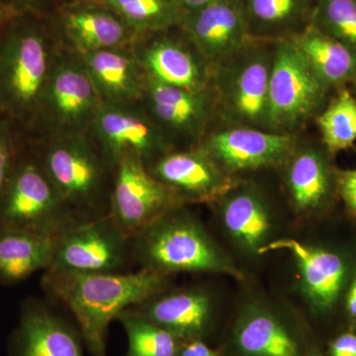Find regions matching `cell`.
<instances>
[{"instance_id": "cell-41", "label": "cell", "mask_w": 356, "mask_h": 356, "mask_svg": "<svg viewBox=\"0 0 356 356\" xmlns=\"http://www.w3.org/2000/svg\"><path fill=\"white\" fill-rule=\"evenodd\" d=\"M0 116H2L1 110H0Z\"/></svg>"}, {"instance_id": "cell-37", "label": "cell", "mask_w": 356, "mask_h": 356, "mask_svg": "<svg viewBox=\"0 0 356 356\" xmlns=\"http://www.w3.org/2000/svg\"><path fill=\"white\" fill-rule=\"evenodd\" d=\"M219 1H221V0H177V3L182 13H187L198 10V9Z\"/></svg>"}, {"instance_id": "cell-11", "label": "cell", "mask_w": 356, "mask_h": 356, "mask_svg": "<svg viewBox=\"0 0 356 356\" xmlns=\"http://www.w3.org/2000/svg\"><path fill=\"white\" fill-rule=\"evenodd\" d=\"M315 343L303 325L252 303L238 312L219 348L222 356H306Z\"/></svg>"}, {"instance_id": "cell-32", "label": "cell", "mask_w": 356, "mask_h": 356, "mask_svg": "<svg viewBox=\"0 0 356 356\" xmlns=\"http://www.w3.org/2000/svg\"><path fill=\"white\" fill-rule=\"evenodd\" d=\"M26 142L27 137L24 131L8 117L0 116V199L15 170Z\"/></svg>"}, {"instance_id": "cell-28", "label": "cell", "mask_w": 356, "mask_h": 356, "mask_svg": "<svg viewBox=\"0 0 356 356\" xmlns=\"http://www.w3.org/2000/svg\"><path fill=\"white\" fill-rule=\"evenodd\" d=\"M138 36L163 32L180 24L184 13L177 0H99Z\"/></svg>"}, {"instance_id": "cell-13", "label": "cell", "mask_w": 356, "mask_h": 356, "mask_svg": "<svg viewBox=\"0 0 356 356\" xmlns=\"http://www.w3.org/2000/svg\"><path fill=\"white\" fill-rule=\"evenodd\" d=\"M140 103L173 149L178 145L184 149L198 146L207 135L210 122L216 117L210 89L189 90L147 76Z\"/></svg>"}, {"instance_id": "cell-17", "label": "cell", "mask_w": 356, "mask_h": 356, "mask_svg": "<svg viewBox=\"0 0 356 356\" xmlns=\"http://www.w3.org/2000/svg\"><path fill=\"white\" fill-rule=\"evenodd\" d=\"M132 48L149 79L189 90H209L211 67L188 38L143 35Z\"/></svg>"}, {"instance_id": "cell-20", "label": "cell", "mask_w": 356, "mask_h": 356, "mask_svg": "<svg viewBox=\"0 0 356 356\" xmlns=\"http://www.w3.org/2000/svg\"><path fill=\"white\" fill-rule=\"evenodd\" d=\"M185 35L211 69L250 41L243 7L236 0H221L180 21Z\"/></svg>"}, {"instance_id": "cell-9", "label": "cell", "mask_w": 356, "mask_h": 356, "mask_svg": "<svg viewBox=\"0 0 356 356\" xmlns=\"http://www.w3.org/2000/svg\"><path fill=\"white\" fill-rule=\"evenodd\" d=\"M133 264L131 238L108 214L77 222L57 236L48 270L121 273H129Z\"/></svg>"}, {"instance_id": "cell-3", "label": "cell", "mask_w": 356, "mask_h": 356, "mask_svg": "<svg viewBox=\"0 0 356 356\" xmlns=\"http://www.w3.org/2000/svg\"><path fill=\"white\" fill-rule=\"evenodd\" d=\"M58 195L81 221L109 214L114 170L88 133L27 138Z\"/></svg>"}, {"instance_id": "cell-26", "label": "cell", "mask_w": 356, "mask_h": 356, "mask_svg": "<svg viewBox=\"0 0 356 356\" xmlns=\"http://www.w3.org/2000/svg\"><path fill=\"white\" fill-rule=\"evenodd\" d=\"M291 40L325 88L356 79V51L318 26L309 24Z\"/></svg>"}, {"instance_id": "cell-27", "label": "cell", "mask_w": 356, "mask_h": 356, "mask_svg": "<svg viewBox=\"0 0 356 356\" xmlns=\"http://www.w3.org/2000/svg\"><path fill=\"white\" fill-rule=\"evenodd\" d=\"M306 11L307 0H248L245 14L250 38L292 39L293 29L305 17Z\"/></svg>"}, {"instance_id": "cell-16", "label": "cell", "mask_w": 356, "mask_h": 356, "mask_svg": "<svg viewBox=\"0 0 356 356\" xmlns=\"http://www.w3.org/2000/svg\"><path fill=\"white\" fill-rule=\"evenodd\" d=\"M127 310L163 327L180 341L208 343L216 329L212 295L201 287L163 288Z\"/></svg>"}, {"instance_id": "cell-8", "label": "cell", "mask_w": 356, "mask_h": 356, "mask_svg": "<svg viewBox=\"0 0 356 356\" xmlns=\"http://www.w3.org/2000/svg\"><path fill=\"white\" fill-rule=\"evenodd\" d=\"M321 83L291 39L274 43L268 86V130L294 134L324 102Z\"/></svg>"}, {"instance_id": "cell-14", "label": "cell", "mask_w": 356, "mask_h": 356, "mask_svg": "<svg viewBox=\"0 0 356 356\" xmlns=\"http://www.w3.org/2000/svg\"><path fill=\"white\" fill-rule=\"evenodd\" d=\"M296 145L294 134L229 126L207 134L196 147L224 172L236 177L248 170L284 165Z\"/></svg>"}, {"instance_id": "cell-4", "label": "cell", "mask_w": 356, "mask_h": 356, "mask_svg": "<svg viewBox=\"0 0 356 356\" xmlns=\"http://www.w3.org/2000/svg\"><path fill=\"white\" fill-rule=\"evenodd\" d=\"M188 206L173 208L131 238L135 264L166 276L210 273L242 280V271Z\"/></svg>"}, {"instance_id": "cell-29", "label": "cell", "mask_w": 356, "mask_h": 356, "mask_svg": "<svg viewBox=\"0 0 356 356\" xmlns=\"http://www.w3.org/2000/svg\"><path fill=\"white\" fill-rule=\"evenodd\" d=\"M323 144L330 153L350 149L356 142V97L348 89L336 97L316 117Z\"/></svg>"}, {"instance_id": "cell-19", "label": "cell", "mask_w": 356, "mask_h": 356, "mask_svg": "<svg viewBox=\"0 0 356 356\" xmlns=\"http://www.w3.org/2000/svg\"><path fill=\"white\" fill-rule=\"evenodd\" d=\"M273 250H285L294 257L302 292L314 314L325 316L336 308L348 275V264L341 254L292 238L271 241L262 255Z\"/></svg>"}, {"instance_id": "cell-18", "label": "cell", "mask_w": 356, "mask_h": 356, "mask_svg": "<svg viewBox=\"0 0 356 356\" xmlns=\"http://www.w3.org/2000/svg\"><path fill=\"white\" fill-rule=\"evenodd\" d=\"M79 329L58 315L47 302L28 298L8 339L9 356H84Z\"/></svg>"}, {"instance_id": "cell-1", "label": "cell", "mask_w": 356, "mask_h": 356, "mask_svg": "<svg viewBox=\"0 0 356 356\" xmlns=\"http://www.w3.org/2000/svg\"><path fill=\"white\" fill-rule=\"evenodd\" d=\"M170 285V276L147 269L121 273L46 270L41 287L47 298L69 309L91 356L107 355L110 325L124 311Z\"/></svg>"}, {"instance_id": "cell-39", "label": "cell", "mask_w": 356, "mask_h": 356, "mask_svg": "<svg viewBox=\"0 0 356 356\" xmlns=\"http://www.w3.org/2000/svg\"><path fill=\"white\" fill-rule=\"evenodd\" d=\"M15 15H17V13L10 10V9L0 6V30H1V28Z\"/></svg>"}, {"instance_id": "cell-38", "label": "cell", "mask_w": 356, "mask_h": 356, "mask_svg": "<svg viewBox=\"0 0 356 356\" xmlns=\"http://www.w3.org/2000/svg\"><path fill=\"white\" fill-rule=\"evenodd\" d=\"M346 308L351 320L356 322V273L351 280L350 289L346 295Z\"/></svg>"}, {"instance_id": "cell-33", "label": "cell", "mask_w": 356, "mask_h": 356, "mask_svg": "<svg viewBox=\"0 0 356 356\" xmlns=\"http://www.w3.org/2000/svg\"><path fill=\"white\" fill-rule=\"evenodd\" d=\"M337 188L346 207L356 214V170L337 173Z\"/></svg>"}, {"instance_id": "cell-30", "label": "cell", "mask_w": 356, "mask_h": 356, "mask_svg": "<svg viewBox=\"0 0 356 356\" xmlns=\"http://www.w3.org/2000/svg\"><path fill=\"white\" fill-rule=\"evenodd\" d=\"M117 320L127 336L125 356H177L181 341L163 327L129 310Z\"/></svg>"}, {"instance_id": "cell-5", "label": "cell", "mask_w": 356, "mask_h": 356, "mask_svg": "<svg viewBox=\"0 0 356 356\" xmlns=\"http://www.w3.org/2000/svg\"><path fill=\"white\" fill-rule=\"evenodd\" d=\"M275 43V42H274ZM274 43L250 40L211 69L215 113L231 127L268 130V86Z\"/></svg>"}, {"instance_id": "cell-22", "label": "cell", "mask_w": 356, "mask_h": 356, "mask_svg": "<svg viewBox=\"0 0 356 356\" xmlns=\"http://www.w3.org/2000/svg\"><path fill=\"white\" fill-rule=\"evenodd\" d=\"M102 103H140L147 76L132 46L81 54Z\"/></svg>"}, {"instance_id": "cell-15", "label": "cell", "mask_w": 356, "mask_h": 356, "mask_svg": "<svg viewBox=\"0 0 356 356\" xmlns=\"http://www.w3.org/2000/svg\"><path fill=\"white\" fill-rule=\"evenodd\" d=\"M146 166L184 205L215 203L241 182L199 147L172 149Z\"/></svg>"}, {"instance_id": "cell-31", "label": "cell", "mask_w": 356, "mask_h": 356, "mask_svg": "<svg viewBox=\"0 0 356 356\" xmlns=\"http://www.w3.org/2000/svg\"><path fill=\"white\" fill-rule=\"evenodd\" d=\"M321 30L356 51V0H320Z\"/></svg>"}, {"instance_id": "cell-40", "label": "cell", "mask_w": 356, "mask_h": 356, "mask_svg": "<svg viewBox=\"0 0 356 356\" xmlns=\"http://www.w3.org/2000/svg\"><path fill=\"white\" fill-rule=\"evenodd\" d=\"M306 356H325V353L321 350L317 343L311 346L310 350L308 351Z\"/></svg>"}, {"instance_id": "cell-23", "label": "cell", "mask_w": 356, "mask_h": 356, "mask_svg": "<svg viewBox=\"0 0 356 356\" xmlns=\"http://www.w3.org/2000/svg\"><path fill=\"white\" fill-rule=\"evenodd\" d=\"M102 6H74L63 14L65 44L77 53L132 46L137 40L120 16Z\"/></svg>"}, {"instance_id": "cell-24", "label": "cell", "mask_w": 356, "mask_h": 356, "mask_svg": "<svg viewBox=\"0 0 356 356\" xmlns=\"http://www.w3.org/2000/svg\"><path fill=\"white\" fill-rule=\"evenodd\" d=\"M283 165H286L285 187L294 210L309 215L323 209L332 192V173L325 154L297 143Z\"/></svg>"}, {"instance_id": "cell-2", "label": "cell", "mask_w": 356, "mask_h": 356, "mask_svg": "<svg viewBox=\"0 0 356 356\" xmlns=\"http://www.w3.org/2000/svg\"><path fill=\"white\" fill-rule=\"evenodd\" d=\"M62 44L34 13L17 14L0 30V110L26 136Z\"/></svg>"}, {"instance_id": "cell-42", "label": "cell", "mask_w": 356, "mask_h": 356, "mask_svg": "<svg viewBox=\"0 0 356 356\" xmlns=\"http://www.w3.org/2000/svg\"><path fill=\"white\" fill-rule=\"evenodd\" d=\"M355 88H356V84H355Z\"/></svg>"}, {"instance_id": "cell-7", "label": "cell", "mask_w": 356, "mask_h": 356, "mask_svg": "<svg viewBox=\"0 0 356 356\" xmlns=\"http://www.w3.org/2000/svg\"><path fill=\"white\" fill-rule=\"evenodd\" d=\"M77 222L26 142L0 199V227L56 238Z\"/></svg>"}, {"instance_id": "cell-25", "label": "cell", "mask_w": 356, "mask_h": 356, "mask_svg": "<svg viewBox=\"0 0 356 356\" xmlns=\"http://www.w3.org/2000/svg\"><path fill=\"white\" fill-rule=\"evenodd\" d=\"M55 238L0 227V285L13 286L50 268Z\"/></svg>"}, {"instance_id": "cell-21", "label": "cell", "mask_w": 356, "mask_h": 356, "mask_svg": "<svg viewBox=\"0 0 356 356\" xmlns=\"http://www.w3.org/2000/svg\"><path fill=\"white\" fill-rule=\"evenodd\" d=\"M214 204L236 247L250 257L262 255L273 233V212L264 193L241 181Z\"/></svg>"}, {"instance_id": "cell-34", "label": "cell", "mask_w": 356, "mask_h": 356, "mask_svg": "<svg viewBox=\"0 0 356 356\" xmlns=\"http://www.w3.org/2000/svg\"><path fill=\"white\" fill-rule=\"evenodd\" d=\"M327 356H356V332L348 331L334 337L327 346Z\"/></svg>"}, {"instance_id": "cell-6", "label": "cell", "mask_w": 356, "mask_h": 356, "mask_svg": "<svg viewBox=\"0 0 356 356\" xmlns=\"http://www.w3.org/2000/svg\"><path fill=\"white\" fill-rule=\"evenodd\" d=\"M102 104L81 54L63 43L27 138L88 133Z\"/></svg>"}, {"instance_id": "cell-12", "label": "cell", "mask_w": 356, "mask_h": 356, "mask_svg": "<svg viewBox=\"0 0 356 356\" xmlns=\"http://www.w3.org/2000/svg\"><path fill=\"white\" fill-rule=\"evenodd\" d=\"M181 205L137 156H124L115 165L109 215L129 238Z\"/></svg>"}, {"instance_id": "cell-36", "label": "cell", "mask_w": 356, "mask_h": 356, "mask_svg": "<svg viewBox=\"0 0 356 356\" xmlns=\"http://www.w3.org/2000/svg\"><path fill=\"white\" fill-rule=\"evenodd\" d=\"M42 0H0V6L17 14L34 13Z\"/></svg>"}, {"instance_id": "cell-35", "label": "cell", "mask_w": 356, "mask_h": 356, "mask_svg": "<svg viewBox=\"0 0 356 356\" xmlns=\"http://www.w3.org/2000/svg\"><path fill=\"white\" fill-rule=\"evenodd\" d=\"M177 356H222L220 348H214L200 339L180 341Z\"/></svg>"}, {"instance_id": "cell-10", "label": "cell", "mask_w": 356, "mask_h": 356, "mask_svg": "<svg viewBox=\"0 0 356 356\" xmlns=\"http://www.w3.org/2000/svg\"><path fill=\"white\" fill-rule=\"evenodd\" d=\"M110 165L135 156L145 165L172 151L142 103H102L88 131Z\"/></svg>"}]
</instances>
